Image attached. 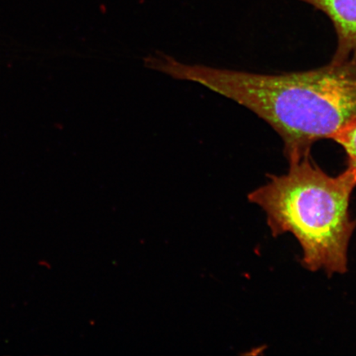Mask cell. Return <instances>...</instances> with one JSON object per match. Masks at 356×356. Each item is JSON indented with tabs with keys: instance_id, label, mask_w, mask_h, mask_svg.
<instances>
[{
	"instance_id": "6da1fadb",
	"label": "cell",
	"mask_w": 356,
	"mask_h": 356,
	"mask_svg": "<svg viewBox=\"0 0 356 356\" xmlns=\"http://www.w3.org/2000/svg\"><path fill=\"white\" fill-rule=\"evenodd\" d=\"M160 72L190 80L238 102L282 137L289 162L310 155L356 119V60L301 72L261 74L188 65L163 55Z\"/></svg>"
},
{
	"instance_id": "7a4b0ae2",
	"label": "cell",
	"mask_w": 356,
	"mask_h": 356,
	"mask_svg": "<svg viewBox=\"0 0 356 356\" xmlns=\"http://www.w3.org/2000/svg\"><path fill=\"white\" fill-rule=\"evenodd\" d=\"M289 163L286 175L271 176L266 185L249 194V200L264 209L275 237L295 236L307 269L345 273L356 227L349 211L356 173L347 167L339 175L329 176L310 155Z\"/></svg>"
},
{
	"instance_id": "3957f363",
	"label": "cell",
	"mask_w": 356,
	"mask_h": 356,
	"mask_svg": "<svg viewBox=\"0 0 356 356\" xmlns=\"http://www.w3.org/2000/svg\"><path fill=\"white\" fill-rule=\"evenodd\" d=\"M326 15L335 29L337 44L332 63L356 60V0H299Z\"/></svg>"
},
{
	"instance_id": "277c9868",
	"label": "cell",
	"mask_w": 356,
	"mask_h": 356,
	"mask_svg": "<svg viewBox=\"0 0 356 356\" xmlns=\"http://www.w3.org/2000/svg\"><path fill=\"white\" fill-rule=\"evenodd\" d=\"M332 140L343 148L348 168L356 173V119L334 136Z\"/></svg>"
}]
</instances>
